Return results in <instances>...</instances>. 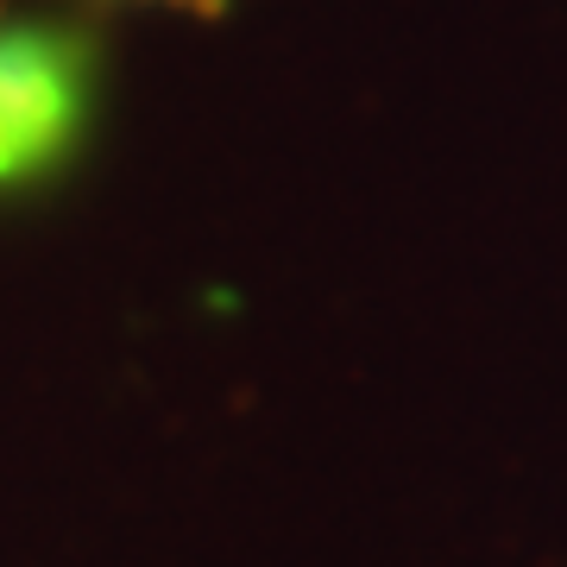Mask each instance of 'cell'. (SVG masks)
Segmentation results:
<instances>
[{"label": "cell", "instance_id": "1", "mask_svg": "<svg viewBox=\"0 0 567 567\" xmlns=\"http://www.w3.org/2000/svg\"><path fill=\"white\" fill-rule=\"evenodd\" d=\"M82 114V51L70 32L0 25V183L63 158Z\"/></svg>", "mask_w": 567, "mask_h": 567}, {"label": "cell", "instance_id": "2", "mask_svg": "<svg viewBox=\"0 0 567 567\" xmlns=\"http://www.w3.org/2000/svg\"><path fill=\"white\" fill-rule=\"evenodd\" d=\"M177 7H196V13H215V7H221V0H177Z\"/></svg>", "mask_w": 567, "mask_h": 567}]
</instances>
